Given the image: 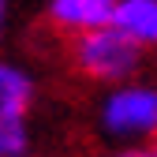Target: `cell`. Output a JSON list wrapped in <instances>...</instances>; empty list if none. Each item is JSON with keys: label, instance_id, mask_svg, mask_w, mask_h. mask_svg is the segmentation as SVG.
<instances>
[{"label": "cell", "instance_id": "1", "mask_svg": "<svg viewBox=\"0 0 157 157\" xmlns=\"http://www.w3.org/2000/svg\"><path fill=\"white\" fill-rule=\"evenodd\" d=\"M94 131L109 150L157 142V82L127 78L105 86L94 105Z\"/></svg>", "mask_w": 157, "mask_h": 157}, {"label": "cell", "instance_id": "2", "mask_svg": "<svg viewBox=\"0 0 157 157\" xmlns=\"http://www.w3.org/2000/svg\"><path fill=\"white\" fill-rule=\"evenodd\" d=\"M67 56H71L75 75L94 82V86H101V90L142 75V64H146V49H139L112 23L86 30V34H75L71 45H67Z\"/></svg>", "mask_w": 157, "mask_h": 157}, {"label": "cell", "instance_id": "3", "mask_svg": "<svg viewBox=\"0 0 157 157\" xmlns=\"http://www.w3.org/2000/svg\"><path fill=\"white\" fill-rule=\"evenodd\" d=\"M112 11H116V0H45V23L64 37L109 26Z\"/></svg>", "mask_w": 157, "mask_h": 157}, {"label": "cell", "instance_id": "4", "mask_svg": "<svg viewBox=\"0 0 157 157\" xmlns=\"http://www.w3.org/2000/svg\"><path fill=\"white\" fill-rule=\"evenodd\" d=\"M37 105V78L19 60L0 56V120L4 116H30Z\"/></svg>", "mask_w": 157, "mask_h": 157}, {"label": "cell", "instance_id": "5", "mask_svg": "<svg viewBox=\"0 0 157 157\" xmlns=\"http://www.w3.org/2000/svg\"><path fill=\"white\" fill-rule=\"evenodd\" d=\"M112 26L127 34L139 49L157 52V0H116Z\"/></svg>", "mask_w": 157, "mask_h": 157}, {"label": "cell", "instance_id": "6", "mask_svg": "<svg viewBox=\"0 0 157 157\" xmlns=\"http://www.w3.org/2000/svg\"><path fill=\"white\" fill-rule=\"evenodd\" d=\"M34 124L30 116H4L0 120V157H34Z\"/></svg>", "mask_w": 157, "mask_h": 157}, {"label": "cell", "instance_id": "7", "mask_svg": "<svg viewBox=\"0 0 157 157\" xmlns=\"http://www.w3.org/2000/svg\"><path fill=\"white\" fill-rule=\"evenodd\" d=\"M109 157H157V142H139V146H116Z\"/></svg>", "mask_w": 157, "mask_h": 157}, {"label": "cell", "instance_id": "8", "mask_svg": "<svg viewBox=\"0 0 157 157\" xmlns=\"http://www.w3.org/2000/svg\"><path fill=\"white\" fill-rule=\"evenodd\" d=\"M8 15H11V0H0V41L8 34Z\"/></svg>", "mask_w": 157, "mask_h": 157}]
</instances>
